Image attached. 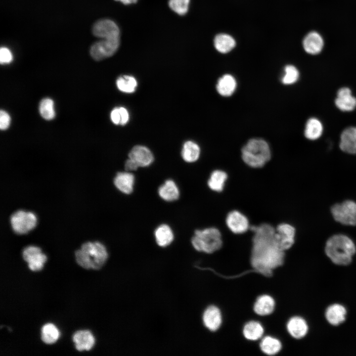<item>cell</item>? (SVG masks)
<instances>
[{"label":"cell","instance_id":"obj_22","mask_svg":"<svg viewBox=\"0 0 356 356\" xmlns=\"http://www.w3.org/2000/svg\"><path fill=\"white\" fill-rule=\"evenodd\" d=\"M158 193L159 197L167 202H172L179 197V188L174 180L168 179L159 186Z\"/></svg>","mask_w":356,"mask_h":356},{"label":"cell","instance_id":"obj_16","mask_svg":"<svg viewBox=\"0 0 356 356\" xmlns=\"http://www.w3.org/2000/svg\"><path fill=\"white\" fill-rule=\"evenodd\" d=\"M205 326L211 331H216L222 323V315L220 309L216 306H209L204 311L202 316Z\"/></svg>","mask_w":356,"mask_h":356},{"label":"cell","instance_id":"obj_11","mask_svg":"<svg viewBox=\"0 0 356 356\" xmlns=\"http://www.w3.org/2000/svg\"><path fill=\"white\" fill-rule=\"evenodd\" d=\"M225 222L229 230L235 234L245 233L250 228L248 218L237 210H233L228 213Z\"/></svg>","mask_w":356,"mask_h":356},{"label":"cell","instance_id":"obj_36","mask_svg":"<svg viewBox=\"0 0 356 356\" xmlns=\"http://www.w3.org/2000/svg\"><path fill=\"white\" fill-rule=\"evenodd\" d=\"M299 72L297 68L293 65H287L284 68V74L281 81L285 85H291L298 80Z\"/></svg>","mask_w":356,"mask_h":356},{"label":"cell","instance_id":"obj_15","mask_svg":"<svg viewBox=\"0 0 356 356\" xmlns=\"http://www.w3.org/2000/svg\"><path fill=\"white\" fill-rule=\"evenodd\" d=\"M335 104L342 111H352L356 107V98L349 88L343 87L338 90Z\"/></svg>","mask_w":356,"mask_h":356},{"label":"cell","instance_id":"obj_5","mask_svg":"<svg viewBox=\"0 0 356 356\" xmlns=\"http://www.w3.org/2000/svg\"><path fill=\"white\" fill-rule=\"evenodd\" d=\"M191 242L196 250L208 254L217 251L222 245L221 233L214 227L196 230Z\"/></svg>","mask_w":356,"mask_h":356},{"label":"cell","instance_id":"obj_29","mask_svg":"<svg viewBox=\"0 0 356 356\" xmlns=\"http://www.w3.org/2000/svg\"><path fill=\"white\" fill-rule=\"evenodd\" d=\"M181 155L183 160L187 163L196 161L200 155L199 145L192 141H187L183 145Z\"/></svg>","mask_w":356,"mask_h":356},{"label":"cell","instance_id":"obj_6","mask_svg":"<svg viewBox=\"0 0 356 356\" xmlns=\"http://www.w3.org/2000/svg\"><path fill=\"white\" fill-rule=\"evenodd\" d=\"M331 212L334 220L344 225H356V203L346 200L334 205Z\"/></svg>","mask_w":356,"mask_h":356},{"label":"cell","instance_id":"obj_8","mask_svg":"<svg viewBox=\"0 0 356 356\" xmlns=\"http://www.w3.org/2000/svg\"><path fill=\"white\" fill-rule=\"evenodd\" d=\"M119 44V38L102 39L92 45L90 53L93 59L99 61L112 56Z\"/></svg>","mask_w":356,"mask_h":356},{"label":"cell","instance_id":"obj_13","mask_svg":"<svg viewBox=\"0 0 356 356\" xmlns=\"http://www.w3.org/2000/svg\"><path fill=\"white\" fill-rule=\"evenodd\" d=\"M324 42L322 36L316 31H311L304 37L302 45L304 50L309 54L316 55L320 53Z\"/></svg>","mask_w":356,"mask_h":356},{"label":"cell","instance_id":"obj_17","mask_svg":"<svg viewBox=\"0 0 356 356\" xmlns=\"http://www.w3.org/2000/svg\"><path fill=\"white\" fill-rule=\"evenodd\" d=\"M113 182L115 186L120 192L125 194H130L134 190L135 177L131 172H119L116 175Z\"/></svg>","mask_w":356,"mask_h":356},{"label":"cell","instance_id":"obj_14","mask_svg":"<svg viewBox=\"0 0 356 356\" xmlns=\"http://www.w3.org/2000/svg\"><path fill=\"white\" fill-rule=\"evenodd\" d=\"M129 158L134 161L139 167H148L153 162L154 160L151 150L142 145L134 146L129 153Z\"/></svg>","mask_w":356,"mask_h":356},{"label":"cell","instance_id":"obj_38","mask_svg":"<svg viewBox=\"0 0 356 356\" xmlns=\"http://www.w3.org/2000/svg\"><path fill=\"white\" fill-rule=\"evenodd\" d=\"M12 55L10 51L5 47H2L0 50V62L1 64H6L11 62Z\"/></svg>","mask_w":356,"mask_h":356},{"label":"cell","instance_id":"obj_27","mask_svg":"<svg viewBox=\"0 0 356 356\" xmlns=\"http://www.w3.org/2000/svg\"><path fill=\"white\" fill-rule=\"evenodd\" d=\"M227 177V174L224 171L214 170L210 176L207 182L208 186L214 191L221 192L223 189Z\"/></svg>","mask_w":356,"mask_h":356},{"label":"cell","instance_id":"obj_35","mask_svg":"<svg viewBox=\"0 0 356 356\" xmlns=\"http://www.w3.org/2000/svg\"><path fill=\"white\" fill-rule=\"evenodd\" d=\"M110 118L115 125H125L129 120V114L125 107H116L112 110Z\"/></svg>","mask_w":356,"mask_h":356},{"label":"cell","instance_id":"obj_10","mask_svg":"<svg viewBox=\"0 0 356 356\" xmlns=\"http://www.w3.org/2000/svg\"><path fill=\"white\" fill-rule=\"evenodd\" d=\"M22 257L28 263L29 268L34 271L41 270L46 260V257L42 252L41 249L32 245L23 250Z\"/></svg>","mask_w":356,"mask_h":356},{"label":"cell","instance_id":"obj_2","mask_svg":"<svg viewBox=\"0 0 356 356\" xmlns=\"http://www.w3.org/2000/svg\"><path fill=\"white\" fill-rule=\"evenodd\" d=\"M325 252L327 257L335 265L347 266L352 261L356 252V245L348 236L335 234L326 241Z\"/></svg>","mask_w":356,"mask_h":356},{"label":"cell","instance_id":"obj_19","mask_svg":"<svg viewBox=\"0 0 356 356\" xmlns=\"http://www.w3.org/2000/svg\"><path fill=\"white\" fill-rule=\"evenodd\" d=\"M339 146L345 153L356 154V127H348L342 132Z\"/></svg>","mask_w":356,"mask_h":356},{"label":"cell","instance_id":"obj_26","mask_svg":"<svg viewBox=\"0 0 356 356\" xmlns=\"http://www.w3.org/2000/svg\"><path fill=\"white\" fill-rule=\"evenodd\" d=\"M236 88L235 78L229 74H225L219 79L216 88L220 94L229 96L233 94Z\"/></svg>","mask_w":356,"mask_h":356},{"label":"cell","instance_id":"obj_30","mask_svg":"<svg viewBox=\"0 0 356 356\" xmlns=\"http://www.w3.org/2000/svg\"><path fill=\"white\" fill-rule=\"evenodd\" d=\"M260 347L261 351L265 354L268 356H273L281 351L282 344L278 339L267 336L262 340Z\"/></svg>","mask_w":356,"mask_h":356},{"label":"cell","instance_id":"obj_32","mask_svg":"<svg viewBox=\"0 0 356 356\" xmlns=\"http://www.w3.org/2000/svg\"><path fill=\"white\" fill-rule=\"evenodd\" d=\"M137 85L136 79L133 76L124 75L119 77L116 81V86L119 90L123 92H134Z\"/></svg>","mask_w":356,"mask_h":356},{"label":"cell","instance_id":"obj_37","mask_svg":"<svg viewBox=\"0 0 356 356\" xmlns=\"http://www.w3.org/2000/svg\"><path fill=\"white\" fill-rule=\"evenodd\" d=\"M190 0H169L170 8L180 15H185L188 11Z\"/></svg>","mask_w":356,"mask_h":356},{"label":"cell","instance_id":"obj_34","mask_svg":"<svg viewBox=\"0 0 356 356\" xmlns=\"http://www.w3.org/2000/svg\"><path fill=\"white\" fill-rule=\"evenodd\" d=\"M39 112L44 119L46 120L53 119L55 114L53 100L49 98L43 99L40 103Z\"/></svg>","mask_w":356,"mask_h":356},{"label":"cell","instance_id":"obj_7","mask_svg":"<svg viewBox=\"0 0 356 356\" xmlns=\"http://www.w3.org/2000/svg\"><path fill=\"white\" fill-rule=\"evenodd\" d=\"M10 223L13 231L16 234H24L33 229L37 223V217L31 212L19 210L10 217Z\"/></svg>","mask_w":356,"mask_h":356},{"label":"cell","instance_id":"obj_23","mask_svg":"<svg viewBox=\"0 0 356 356\" xmlns=\"http://www.w3.org/2000/svg\"><path fill=\"white\" fill-rule=\"evenodd\" d=\"M73 340L76 349L79 351H89L93 346L95 339L91 333L88 330H80L76 332Z\"/></svg>","mask_w":356,"mask_h":356},{"label":"cell","instance_id":"obj_39","mask_svg":"<svg viewBox=\"0 0 356 356\" xmlns=\"http://www.w3.org/2000/svg\"><path fill=\"white\" fill-rule=\"evenodd\" d=\"M10 117L9 114L4 110L0 112V128L1 130H6L9 126Z\"/></svg>","mask_w":356,"mask_h":356},{"label":"cell","instance_id":"obj_28","mask_svg":"<svg viewBox=\"0 0 356 356\" xmlns=\"http://www.w3.org/2000/svg\"><path fill=\"white\" fill-rule=\"evenodd\" d=\"M264 329L262 324L256 321L247 322L243 329L244 337L250 341H257L262 338Z\"/></svg>","mask_w":356,"mask_h":356},{"label":"cell","instance_id":"obj_40","mask_svg":"<svg viewBox=\"0 0 356 356\" xmlns=\"http://www.w3.org/2000/svg\"><path fill=\"white\" fill-rule=\"evenodd\" d=\"M139 168L137 164L132 159L129 158L125 162V170L129 172H132L136 170Z\"/></svg>","mask_w":356,"mask_h":356},{"label":"cell","instance_id":"obj_33","mask_svg":"<svg viewBox=\"0 0 356 356\" xmlns=\"http://www.w3.org/2000/svg\"><path fill=\"white\" fill-rule=\"evenodd\" d=\"M59 337V331L53 324L46 323L42 328L41 339L44 343L52 344L58 340Z\"/></svg>","mask_w":356,"mask_h":356},{"label":"cell","instance_id":"obj_9","mask_svg":"<svg viewBox=\"0 0 356 356\" xmlns=\"http://www.w3.org/2000/svg\"><path fill=\"white\" fill-rule=\"evenodd\" d=\"M296 230L293 226L281 223L275 228V238L278 248L285 251L290 249L294 244Z\"/></svg>","mask_w":356,"mask_h":356},{"label":"cell","instance_id":"obj_31","mask_svg":"<svg viewBox=\"0 0 356 356\" xmlns=\"http://www.w3.org/2000/svg\"><path fill=\"white\" fill-rule=\"evenodd\" d=\"M323 132L321 122L317 118H310L306 123L305 135L310 140H314L320 137Z\"/></svg>","mask_w":356,"mask_h":356},{"label":"cell","instance_id":"obj_20","mask_svg":"<svg viewBox=\"0 0 356 356\" xmlns=\"http://www.w3.org/2000/svg\"><path fill=\"white\" fill-rule=\"evenodd\" d=\"M347 310L345 307L339 304L329 306L326 310L325 316L327 322L333 326L339 325L346 320Z\"/></svg>","mask_w":356,"mask_h":356},{"label":"cell","instance_id":"obj_12","mask_svg":"<svg viewBox=\"0 0 356 356\" xmlns=\"http://www.w3.org/2000/svg\"><path fill=\"white\" fill-rule=\"evenodd\" d=\"M94 36L101 39L119 38L120 30L117 25L110 19H102L96 22L92 28Z\"/></svg>","mask_w":356,"mask_h":356},{"label":"cell","instance_id":"obj_18","mask_svg":"<svg viewBox=\"0 0 356 356\" xmlns=\"http://www.w3.org/2000/svg\"><path fill=\"white\" fill-rule=\"evenodd\" d=\"M286 328L289 334L296 339H301L307 334L309 326L306 321L302 317L295 316L288 321Z\"/></svg>","mask_w":356,"mask_h":356},{"label":"cell","instance_id":"obj_25","mask_svg":"<svg viewBox=\"0 0 356 356\" xmlns=\"http://www.w3.org/2000/svg\"><path fill=\"white\" fill-rule=\"evenodd\" d=\"M154 237L158 246L165 247L172 243L174 239V234L169 225L161 224L155 229Z\"/></svg>","mask_w":356,"mask_h":356},{"label":"cell","instance_id":"obj_3","mask_svg":"<svg viewBox=\"0 0 356 356\" xmlns=\"http://www.w3.org/2000/svg\"><path fill=\"white\" fill-rule=\"evenodd\" d=\"M107 257L105 247L98 241L85 242L75 252L77 263L86 269H100Z\"/></svg>","mask_w":356,"mask_h":356},{"label":"cell","instance_id":"obj_41","mask_svg":"<svg viewBox=\"0 0 356 356\" xmlns=\"http://www.w3.org/2000/svg\"><path fill=\"white\" fill-rule=\"evenodd\" d=\"M117 1H120L124 4H130L132 3H136L137 0H115Z\"/></svg>","mask_w":356,"mask_h":356},{"label":"cell","instance_id":"obj_1","mask_svg":"<svg viewBox=\"0 0 356 356\" xmlns=\"http://www.w3.org/2000/svg\"><path fill=\"white\" fill-rule=\"evenodd\" d=\"M253 232L251 264L257 271L270 276L272 270L281 266L285 251L280 250L275 238V228L267 223L250 227Z\"/></svg>","mask_w":356,"mask_h":356},{"label":"cell","instance_id":"obj_24","mask_svg":"<svg viewBox=\"0 0 356 356\" xmlns=\"http://www.w3.org/2000/svg\"><path fill=\"white\" fill-rule=\"evenodd\" d=\"M235 39L227 33L217 34L214 39V45L216 49L223 54L231 51L236 46Z\"/></svg>","mask_w":356,"mask_h":356},{"label":"cell","instance_id":"obj_4","mask_svg":"<svg viewBox=\"0 0 356 356\" xmlns=\"http://www.w3.org/2000/svg\"><path fill=\"white\" fill-rule=\"evenodd\" d=\"M243 161L249 167L260 168L271 158V151L268 143L264 139L253 138L242 147Z\"/></svg>","mask_w":356,"mask_h":356},{"label":"cell","instance_id":"obj_21","mask_svg":"<svg viewBox=\"0 0 356 356\" xmlns=\"http://www.w3.org/2000/svg\"><path fill=\"white\" fill-rule=\"evenodd\" d=\"M275 305L274 299L268 295L264 294L257 298L254 304L253 310L257 315L266 316L273 312Z\"/></svg>","mask_w":356,"mask_h":356}]
</instances>
